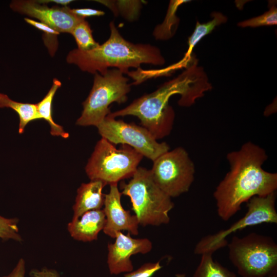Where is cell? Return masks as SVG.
<instances>
[{
    "instance_id": "6da1fadb",
    "label": "cell",
    "mask_w": 277,
    "mask_h": 277,
    "mask_svg": "<svg viewBox=\"0 0 277 277\" xmlns=\"http://www.w3.org/2000/svg\"><path fill=\"white\" fill-rule=\"evenodd\" d=\"M177 77L165 82L155 91L134 100L125 108L110 112L113 117L133 115L141 121L142 126L147 129L156 140L168 135L173 127L175 113L169 105L170 98L179 94L178 104L189 107L196 99L212 89L204 69L197 66V60L192 56Z\"/></svg>"
},
{
    "instance_id": "7a4b0ae2",
    "label": "cell",
    "mask_w": 277,
    "mask_h": 277,
    "mask_svg": "<svg viewBox=\"0 0 277 277\" xmlns=\"http://www.w3.org/2000/svg\"><path fill=\"white\" fill-rule=\"evenodd\" d=\"M267 158L265 150L251 142L227 154L230 170L213 193L217 213L222 220L228 221L252 197L275 192L277 173L262 168Z\"/></svg>"
},
{
    "instance_id": "3957f363",
    "label": "cell",
    "mask_w": 277,
    "mask_h": 277,
    "mask_svg": "<svg viewBox=\"0 0 277 277\" xmlns=\"http://www.w3.org/2000/svg\"><path fill=\"white\" fill-rule=\"evenodd\" d=\"M109 28V37L103 44L88 51L74 49L68 53L67 62L76 65L83 71L101 74H104L109 68L128 74L129 68L138 69L142 64L163 65L165 63L157 47L127 41L113 22L110 23Z\"/></svg>"
},
{
    "instance_id": "277c9868",
    "label": "cell",
    "mask_w": 277,
    "mask_h": 277,
    "mask_svg": "<svg viewBox=\"0 0 277 277\" xmlns=\"http://www.w3.org/2000/svg\"><path fill=\"white\" fill-rule=\"evenodd\" d=\"M122 195L128 196L139 225L160 226L170 222L174 203L155 183L150 170L138 167L127 183L120 185Z\"/></svg>"
},
{
    "instance_id": "5b68a950",
    "label": "cell",
    "mask_w": 277,
    "mask_h": 277,
    "mask_svg": "<svg viewBox=\"0 0 277 277\" xmlns=\"http://www.w3.org/2000/svg\"><path fill=\"white\" fill-rule=\"evenodd\" d=\"M227 246L229 260L241 277H267L277 272V244L271 237L251 232L233 236Z\"/></svg>"
},
{
    "instance_id": "8992f818",
    "label": "cell",
    "mask_w": 277,
    "mask_h": 277,
    "mask_svg": "<svg viewBox=\"0 0 277 277\" xmlns=\"http://www.w3.org/2000/svg\"><path fill=\"white\" fill-rule=\"evenodd\" d=\"M143 157L129 146L122 145L117 149L102 137L88 161L85 172L90 180H100L109 185L117 184L133 176Z\"/></svg>"
},
{
    "instance_id": "52a82bcc",
    "label": "cell",
    "mask_w": 277,
    "mask_h": 277,
    "mask_svg": "<svg viewBox=\"0 0 277 277\" xmlns=\"http://www.w3.org/2000/svg\"><path fill=\"white\" fill-rule=\"evenodd\" d=\"M128 81L124 73L115 68L109 69L104 74L95 73L92 89L83 103V109L76 124L97 127L111 112V104L127 101L131 90Z\"/></svg>"
},
{
    "instance_id": "ba28073f",
    "label": "cell",
    "mask_w": 277,
    "mask_h": 277,
    "mask_svg": "<svg viewBox=\"0 0 277 277\" xmlns=\"http://www.w3.org/2000/svg\"><path fill=\"white\" fill-rule=\"evenodd\" d=\"M150 170L157 186L171 198L187 192L194 179V163L186 150L178 147L153 162Z\"/></svg>"
},
{
    "instance_id": "9c48e42d",
    "label": "cell",
    "mask_w": 277,
    "mask_h": 277,
    "mask_svg": "<svg viewBox=\"0 0 277 277\" xmlns=\"http://www.w3.org/2000/svg\"><path fill=\"white\" fill-rule=\"evenodd\" d=\"M275 192L263 196H255L247 203V211L241 219L225 230L203 238L196 245L194 253L202 255L213 253L228 245L227 237L233 232L248 226L263 223H277Z\"/></svg>"
},
{
    "instance_id": "30bf717a",
    "label": "cell",
    "mask_w": 277,
    "mask_h": 277,
    "mask_svg": "<svg viewBox=\"0 0 277 277\" xmlns=\"http://www.w3.org/2000/svg\"><path fill=\"white\" fill-rule=\"evenodd\" d=\"M96 127L102 137L114 145L129 146L152 162L170 150L168 144L158 142L144 127L109 115Z\"/></svg>"
},
{
    "instance_id": "8fae6325",
    "label": "cell",
    "mask_w": 277,
    "mask_h": 277,
    "mask_svg": "<svg viewBox=\"0 0 277 277\" xmlns=\"http://www.w3.org/2000/svg\"><path fill=\"white\" fill-rule=\"evenodd\" d=\"M10 8L14 12L38 19L59 33H70L79 22L85 19L72 14L68 6L49 7L37 1H12Z\"/></svg>"
},
{
    "instance_id": "7c38bea8",
    "label": "cell",
    "mask_w": 277,
    "mask_h": 277,
    "mask_svg": "<svg viewBox=\"0 0 277 277\" xmlns=\"http://www.w3.org/2000/svg\"><path fill=\"white\" fill-rule=\"evenodd\" d=\"M113 243L108 244L107 264L111 274L129 272L133 267L130 258L138 253L146 254L152 248V242L147 238L134 239L128 233L118 232Z\"/></svg>"
},
{
    "instance_id": "4fadbf2b",
    "label": "cell",
    "mask_w": 277,
    "mask_h": 277,
    "mask_svg": "<svg viewBox=\"0 0 277 277\" xmlns=\"http://www.w3.org/2000/svg\"><path fill=\"white\" fill-rule=\"evenodd\" d=\"M122 194L117 184L110 185L108 193L105 194L103 211L106 222L103 231L111 238L122 231L134 235L138 234V221L136 215L125 210L121 202Z\"/></svg>"
},
{
    "instance_id": "5bb4252c",
    "label": "cell",
    "mask_w": 277,
    "mask_h": 277,
    "mask_svg": "<svg viewBox=\"0 0 277 277\" xmlns=\"http://www.w3.org/2000/svg\"><path fill=\"white\" fill-rule=\"evenodd\" d=\"M106 222L103 209L93 210L83 213L77 219H72L67 225L71 236L83 242L97 239L100 232L103 230Z\"/></svg>"
},
{
    "instance_id": "9a60e30c",
    "label": "cell",
    "mask_w": 277,
    "mask_h": 277,
    "mask_svg": "<svg viewBox=\"0 0 277 277\" xmlns=\"http://www.w3.org/2000/svg\"><path fill=\"white\" fill-rule=\"evenodd\" d=\"M106 185L100 180H91L89 183H82L77 190L72 207V219H77L88 211L102 209L105 201L103 189Z\"/></svg>"
},
{
    "instance_id": "2e32d148",
    "label": "cell",
    "mask_w": 277,
    "mask_h": 277,
    "mask_svg": "<svg viewBox=\"0 0 277 277\" xmlns=\"http://www.w3.org/2000/svg\"><path fill=\"white\" fill-rule=\"evenodd\" d=\"M61 85V82L58 80L54 78L51 87L46 95L36 104L38 112L42 119L45 120L50 125V134L53 136H61L67 138L69 136V133L64 130L62 126L56 124L52 118L53 99L56 91L60 88Z\"/></svg>"
},
{
    "instance_id": "e0dca14e",
    "label": "cell",
    "mask_w": 277,
    "mask_h": 277,
    "mask_svg": "<svg viewBox=\"0 0 277 277\" xmlns=\"http://www.w3.org/2000/svg\"><path fill=\"white\" fill-rule=\"evenodd\" d=\"M4 108L12 109L18 114L19 134L24 132L25 128L29 123L42 119L36 104L16 102L11 99L7 94L0 92V108Z\"/></svg>"
},
{
    "instance_id": "ac0fdd59",
    "label": "cell",
    "mask_w": 277,
    "mask_h": 277,
    "mask_svg": "<svg viewBox=\"0 0 277 277\" xmlns=\"http://www.w3.org/2000/svg\"><path fill=\"white\" fill-rule=\"evenodd\" d=\"M212 19L205 23H200L196 22L194 30L188 38V48L183 58L180 61L187 64L192 57V50L195 46L205 36L210 33L216 26L225 23L227 18L222 13L219 12H213L211 14Z\"/></svg>"
},
{
    "instance_id": "d6986e66",
    "label": "cell",
    "mask_w": 277,
    "mask_h": 277,
    "mask_svg": "<svg viewBox=\"0 0 277 277\" xmlns=\"http://www.w3.org/2000/svg\"><path fill=\"white\" fill-rule=\"evenodd\" d=\"M211 253L202 254L193 277H236V274L213 260Z\"/></svg>"
},
{
    "instance_id": "ffe728a7",
    "label": "cell",
    "mask_w": 277,
    "mask_h": 277,
    "mask_svg": "<svg viewBox=\"0 0 277 277\" xmlns=\"http://www.w3.org/2000/svg\"><path fill=\"white\" fill-rule=\"evenodd\" d=\"M70 34L74 38L77 46V49L80 50H90L100 45L94 40L90 26L85 19L79 22L73 28Z\"/></svg>"
},
{
    "instance_id": "44dd1931",
    "label": "cell",
    "mask_w": 277,
    "mask_h": 277,
    "mask_svg": "<svg viewBox=\"0 0 277 277\" xmlns=\"http://www.w3.org/2000/svg\"><path fill=\"white\" fill-rule=\"evenodd\" d=\"M104 4L116 15L121 13L124 17L129 20L134 19L138 15L141 3L140 1H98Z\"/></svg>"
},
{
    "instance_id": "7402d4cb",
    "label": "cell",
    "mask_w": 277,
    "mask_h": 277,
    "mask_svg": "<svg viewBox=\"0 0 277 277\" xmlns=\"http://www.w3.org/2000/svg\"><path fill=\"white\" fill-rule=\"evenodd\" d=\"M25 22L37 29L43 31L44 42L48 49L51 56H53L57 48V36L60 33L48 25L34 19L25 18Z\"/></svg>"
},
{
    "instance_id": "603a6c76",
    "label": "cell",
    "mask_w": 277,
    "mask_h": 277,
    "mask_svg": "<svg viewBox=\"0 0 277 277\" xmlns=\"http://www.w3.org/2000/svg\"><path fill=\"white\" fill-rule=\"evenodd\" d=\"M277 24V8L275 5L270 6L269 10L263 14L238 23V25L242 28H255L263 26Z\"/></svg>"
},
{
    "instance_id": "cb8c5ba5",
    "label": "cell",
    "mask_w": 277,
    "mask_h": 277,
    "mask_svg": "<svg viewBox=\"0 0 277 277\" xmlns=\"http://www.w3.org/2000/svg\"><path fill=\"white\" fill-rule=\"evenodd\" d=\"M17 218H8L0 215V239L3 241H23L18 227Z\"/></svg>"
},
{
    "instance_id": "d4e9b609",
    "label": "cell",
    "mask_w": 277,
    "mask_h": 277,
    "mask_svg": "<svg viewBox=\"0 0 277 277\" xmlns=\"http://www.w3.org/2000/svg\"><path fill=\"white\" fill-rule=\"evenodd\" d=\"M190 1H171L166 17L161 25L157 26L154 29L153 35L156 39H163L164 35L168 25H175L179 23V19L175 15V12L180 5L189 2Z\"/></svg>"
},
{
    "instance_id": "484cf974",
    "label": "cell",
    "mask_w": 277,
    "mask_h": 277,
    "mask_svg": "<svg viewBox=\"0 0 277 277\" xmlns=\"http://www.w3.org/2000/svg\"><path fill=\"white\" fill-rule=\"evenodd\" d=\"M162 267L160 261L145 263L137 270L125 274L124 277H152Z\"/></svg>"
},
{
    "instance_id": "4316f807",
    "label": "cell",
    "mask_w": 277,
    "mask_h": 277,
    "mask_svg": "<svg viewBox=\"0 0 277 277\" xmlns=\"http://www.w3.org/2000/svg\"><path fill=\"white\" fill-rule=\"evenodd\" d=\"M70 11L74 15L83 19L87 17L100 16L105 14L103 11L91 8L71 9L70 8Z\"/></svg>"
},
{
    "instance_id": "83f0119b",
    "label": "cell",
    "mask_w": 277,
    "mask_h": 277,
    "mask_svg": "<svg viewBox=\"0 0 277 277\" xmlns=\"http://www.w3.org/2000/svg\"><path fill=\"white\" fill-rule=\"evenodd\" d=\"M29 275L31 277H61L56 270L47 268L33 269L30 271Z\"/></svg>"
},
{
    "instance_id": "f1b7e54d",
    "label": "cell",
    "mask_w": 277,
    "mask_h": 277,
    "mask_svg": "<svg viewBox=\"0 0 277 277\" xmlns=\"http://www.w3.org/2000/svg\"><path fill=\"white\" fill-rule=\"evenodd\" d=\"M25 261L21 258L11 272L3 277H25Z\"/></svg>"
},
{
    "instance_id": "f546056e",
    "label": "cell",
    "mask_w": 277,
    "mask_h": 277,
    "mask_svg": "<svg viewBox=\"0 0 277 277\" xmlns=\"http://www.w3.org/2000/svg\"><path fill=\"white\" fill-rule=\"evenodd\" d=\"M38 3L41 4H45L48 3H54L57 5H61L62 6H67V5L72 2L71 0H42L37 1Z\"/></svg>"
},
{
    "instance_id": "4dcf8cb0",
    "label": "cell",
    "mask_w": 277,
    "mask_h": 277,
    "mask_svg": "<svg viewBox=\"0 0 277 277\" xmlns=\"http://www.w3.org/2000/svg\"><path fill=\"white\" fill-rule=\"evenodd\" d=\"M267 277H277V272H275L269 275Z\"/></svg>"
}]
</instances>
